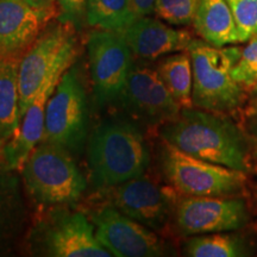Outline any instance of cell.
<instances>
[{"instance_id":"6da1fadb","label":"cell","mask_w":257,"mask_h":257,"mask_svg":"<svg viewBox=\"0 0 257 257\" xmlns=\"http://www.w3.org/2000/svg\"><path fill=\"white\" fill-rule=\"evenodd\" d=\"M160 135L188 155L227 168L249 169V144L242 131L225 117L198 107L182 108L161 125Z\"/></svg>"},{"instance_id":"7a4b0ae2","label":"cell","mask_w":257,"mask_h":257,"mask_svg":"<svg viewBox=\"0 0 257 257\" xmlns=\"http://www.w3.org/2000/svg\"><path fill=\"white\" fill-rule=\"evenodd\" d=\"M87 161L93 184L101 189L143 175L150 165V152L136 125L110 121L92 134Z\"/></svg>"},{"instance_id":"3957f363","label":"cell","mask_w":257,"mask_h":257,"mask_svg":"<svg viewBox=\"0 0 257 257\" xmlns=\"http://www.w3.org/2000/svg\"><path fill=\"white\" fill-rule=\"evenodd\" d=\"M193 69V105L216 113H229L242 106L244 89L231 76L242 49L214 47L204 40L191 42L187 50Z\"/></svg>"},{"instance_id":"277c9868","label":"cell","mask_w":257,"mask_h":257,"mask_svg":"<svg viewBox=\"0 0 257 257\" xmlns=\"http://www.w3.org/2000/svg\"><path fill=\"white\" fill-rule=\"evenodd\" d=\"M79 53L75 27L68 22L49 23L25 51L19 62V118L48 78L56 70L70 68Z\"/></svg>"},{"instance_id":"5b68a950","label":"cell","mask_w":257,"mask_h":257,"mask_svg":"<svg viewBox=\"0 0 257 257\" xmlns=\"http://www.w3.org/2000/svg\"><path fill=\"white\" fill-rule=\"evenodd\" d=\"M21 170L28 192L43 205L73 204L87 186L69 150L54 143L36 146Z\"/></svg>"},{"instance_id":"8992f818","label":"cell","mask_w":257,"mask_h":257,"mask_svg":"<svg viewBox=\"0 0 257 257\" xmlns=\"http://www.w3.org/2000/svg\"><path fill=\"white\" fill-rule=\"evenodd\" d=\"M161 149L163 174L187 197H237L245 188V172L188 155L166 141Z\"/></svg>"},{"instance_id":"52a82bcc","label":"cell","mask_w":257,"mask_h":257,"mask_svg":"<svg viewBox=\"0 0 257 257\" xmlns=\"http://www.w3.org/2000/svg\"><path fill=\"white\" fill-rule=\"evenodd\" d=\"M88 133L87 96L78 74L68 69L57 83L46 108L44 142L79 152Z\"/></svg>"},{"instance_id":"ba28073f","label":"cell","mask_w":257,"mask_h":257,"mask_svg":"<svg viewBox=\"0 0 257 257\" xmlns=\"http://www.w3.org/2000/svg\"><path fill=\"white\" fill-rule=\"evenodd\" d=\"M108 206L152 230H162L174 214L178 200L174 188L159 185L146 175L112 187L101 188Z\"/></svg>"},{"instance_id":"9c48e42d","label":"cell","mask_w":257,"mask_h":257,"mask_svg":"<svg viewBox=\"0 0 257 257\" xmlns=\"http://www.w3.org/2000/svg\"><path fill=\"white\" fill-rule=\"evenodd\" d=\"M87 53L96 100L106 105L120 99L133 68V51L117 31L98 30L87 40Z\"/></svg>"},{"instance_id":"30bf717a","label":"cell","mask_w":257,"mask_h":257,"mask_svg":"<svg viewBox=\"0 0 257 257\" xmlns=\"http://www.w3.org/2000/svg\"><path fill=\"white\" fill-rule=\"evenodd\" d=\"M174 219L182 234L197 236L240 230L249 212L245 201L237 197H186L178 201Z\"/></svg>"},{"instance_id":"8fae6325","label":"cell","mask_w":257,"mask_h":257,"mask_svg":"<svg viewBox=\"0 0 257 257\" xmlns=\"http://www.w3.org/2000/svg\"><path fill=\"white\" fill-rule=\"evenodd\" d=\"M98 242L117 257L165 255V243L152 229L125 216L114 207H101L91 213Z\"/></svg>"},{"instance_id":"7c38bea8","label":"cell","mask_w":257,"mask_h":257,"mask_svg":"<svg viewBox=\"0 0 257 257\" xmlns=\"http://www.w3.org/2000/svg\"><path fill=\"white\" fill-rule=\"evenodd\" d=\"M44 255L54 257H110L95 237L94 225L81 212H61L41 232Z\"/></svg>"},{"instance_id":"4fadbf2b","label":"cell","mask_w":257,"mask_h":257,"mask_svg":"<svg viewBox=\"0 0 257 257\" xmlns=\"http://www.w3.org/2000/svg\"><path fill=\"white\" fill-rule=\"evenodd\" d=\"M120 100L134 114L152 124L174 119L181 110L157 69L140 64L131 68Z\"/></svg>"},{"instance_id":"5bb4252c","label":"cell","mask_w":257,"mask_h":257,"mask_svg":"<svg viewBox=\"0 0 257 257\" xmlns=\"http://www.w3.org/2000/svg\"><path fill=\"white\" fill-rule=\"evenodd\" d=\"M50 22L23 0H0V60L23 56Z\"/></svg>"},{"instance_id":"9a60e30c","label":"cell","mask_w":257,"mask_h":257,"mask_svg":"<svg viewBox=\"0 0 257 257\" xmlns=\"http://www.w3.org/2000/svg\"><path fill=\"white\" fill-rule=\"evenodd\" d=\"M67 70H56L42 85L21 119L15 136L5 146L0 157L5 161L6 167H9L10 169H22L28 156L43 138L48 100Z\"/></svg>"},{"instance_id":"2e32d148","label":"cell","mask_w":257,"mask_h":257,"mask_svg":"<svg viewBox=\"0 0 257 257\" xmlns=\"http://www.w3.org/2000/svg\"><path fill=\"white\" fill-rule=\"evenodd\" d=\"M135 56L154 60L170 53L186 51L193 41L188 31L176 30L149 16L119 31Z\"/></svg>"},{"instance_id":"e0dca14e","label":"cell","mask_w":257,"mask_h":257,"mask_svg":"<svg viewBox=\"0 0 257 257\" xmlns=\"http://www.w3.org/2000/svg\"><path fill=\"white\" fill-rule=\"evenodd\" d=\"M193 27L201 40L214 47L239 43L236 22L226 0H199Z\"/></svg>"},{"instance_id":"ac0fdd59","label":"cell","mask_w":257,"mask_h":257,"mask_svg":"<svg viewBox=\"0 0 257 257\" xmlns=\"http://www.w3.org/2000/svg\"><path fill=\"white\" fill-rule=\"evenodd\" d=\"M21 59L10 57L0 60V156L21 123L18 87Z\"/></svg>"},{"instance_id":"d6986e66","label":"cell","mask_w":257,"mask_h":257,"mask_svg":"<svg viewBox=\"0 0 257 257\" xmlns=\"http://www.w3.org/2000/svg\"><path fill=\"white\" fill-rule=\"evenodd\" d=\"M157 72L181 110L194 107L192 98L193 69L188 51L166 57L160 62Z\"/></svg>"},{"instance_id":"ffe728a7","label":"cell","mask_w":257,"mask_h":257,"mask_svg":"<svg viewBox=\"0 0 257 257\" xmlns=\"http://www.w3.org/2000/svg\"><path fill=\"white\" fill-rule=\"evenodd\" d=\"M214 232L197 234L186 242V255L191 257H242L249 255L245 240L238 234Z\"/></svg>"},{"instance_id":"44dd1931","label":"cell","mask_w":257,"mask_h":257,"mask_svg":"<svg viewBox=\"0 0 257 257\" xmlns=\"http://www.w3.org/2000/svg\"><path fill=\"white\" fill-rule=\"evenodd\" d=\"M127 0H87L85 22L89 27L119 32L125 27Z\"/></svg>"},{"instance_id":"7402d4cb","label":"cell","mask_w":257,"mask_h":257,"mask_svg":"<svg viewBox=\"0 0 257 257\" xmlns=\"http://www.w3.org/2000/svg\"><path fill=\"white\" fill-rule=\"evenodd\" d=\"M199 0H156L154 12L168 24L185 27L194 21Z\"/></svg>"},{"instance_id":"603a6c76","label":"cell","mask_w":257,"mask_h":257,"mask_svg":"<svg viewBox=\"0 0 257 257\" xmlns=\"http://www.w3.org/2000/svg\"><path fill=\"white\" fill-rule=\"evenodd\" d=\"M231 76L244 91L257 89V36L242 49L239 60L231 70Z\"/></svg>"},{"instance_id":"cb8c5ba5","label":"cell","mask_w":257,"mask_h":257,"mask_svg":"<svg viewBox=\"0 0 257 257\" xmlns=\"http://www.w3.org/2000/svg\"><path fill=\"white\" fill-rule=\"evenodd\" d=\"M238 30L239 43L257 36V0H226Z\"/></svg>"},{"instance_id":"d4e9b609","label":"cell","mask_w":257,"mask_h":257,"mask_svg":"<svg viewBox=\"0 0 257 257\" xmlns=\"http://www.w3.org/2000/svg\"><path fill=\"white\" fill-rule=\"evenodd\" d=\"M87 0H59V21L68 22L80 28L85 19Z\"/></svg>"},{"instance_id":"484cf974","label":"cell","mask_w":257,"mask_h":257,"mask_svg":"<svg viewBox=\"0 0 257 257\" xmlns=\"http://www.w3.org/2000/svg\"><path fill=\"white\" fill-rule=\"evenodd\" d=\"M155 2L156 0H127L124 29L138 19L153 14L154 9H155Z\"/></svg>"},{"instance_id":"4316f807","label":"cell","mask_w":257,"mask_h":257,"mask_svg":"<svg viewBox=\"0 0 257 257\" xmlns=\"http://www.w3.org/2000/svg\"><path fill=\"white\" fill-rule=\"evenodd\" d=\"M23 2L47 16L51 21L56 15H59V0H23Z\"/></svg>"},{"instance_id":"83f0119b","label":"cell","mask_w":257,"mask_h":257,"mask_svg":"<svg viewBox=\"0 0 257 257\" xmlns=\"http://www.w3.org/2000/svg\"><path fill=\"white\" fill-rule=\"evenodd\" d=\"M252 147L255 149V153L257 155V118H256V123L253 124L252 126Z\"/></svg>"},{"instance_id":"f1b7e54d","label":"cell","mask_w":257,"mask_h":257,"mask_svg":"<svg viewBox=\"0 0 257 257\" xmlns=\"http://www.w3.org/2000/svg\"><path fill=\"white\" fill-rule=\"evenodd\" d=\"M253 100H255V104H256V107H257V89H255V91H253Z\"/></svg>"}]
</instances>
